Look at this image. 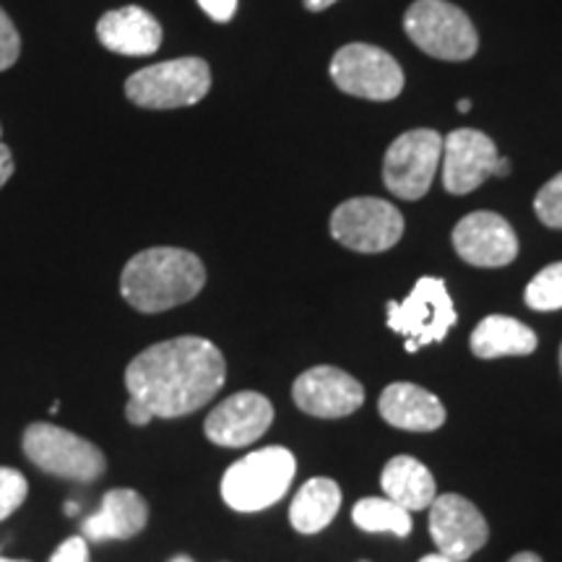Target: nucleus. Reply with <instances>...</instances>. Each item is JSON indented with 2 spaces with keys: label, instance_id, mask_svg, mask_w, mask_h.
<instances>
[{
  "label": "nucleus",
  "instance_id": "obj_11",
  "mask_svg": "<svg viewBox=\"0 0 562 562\" xmlns=\"http://www.w3.org/2000/svg\"><path fill=\"white\" fill-rule=\"evenodd\" d=\"M510 161L497 157L495 144L482 131L459 128L442 140V186L448 193H472L487 178H503Z\"/></svg>",
  "mask_w": 562,
  "mask_h": 562
},
{
  "label": "nucleus",
  "instance_id": "obj_29",
  "mask_svg": "<svg viewBox=\"0 0 562 562\" xmlns=\"http://www.w3.org/2000/svg\"><path fill=\"white\" fill-rule=\"evenodd\" d=\"M125 417H128V422L131 425H136V427H144V425H149V422L154 419V414L146 409L144 404H138V402H128V406H125Z\"/></svg>",
  "mask_w": 562,
  "mask_h": 562
},
{
  "label": "nucleus",
  "instance_id": "obj_20",
  "mask_svg": "<svg viewBox=\"0 0 562 562\" xmlns=\"http://www.w3.org/2000/svg\"><path fill=\"white\" fill-rule=\"evenodd\" d=\"M472 351L480 360L497 357H526L537 349V334L508 315H487L472 331Z\"/></svg>",
  "mask_w": 562,
  "mask_h": 562
},
{
  "label": "nucleus",
  "instance_id": "obj_5",
  "mask_svg": "<svg viewBox=\"0 0 562 562\" xmlns=\"http://www.w3.org/2000/svg\"><path fill=\"white\" fill-rule=\"evenodd\" d=\"M389 328L406 339V351L430 347L448 336L459 321L456 305L442 279L425 277L414 284L409 297L389 302Z\"/></svg>",
  "mask_w": 562,
  "mask_h": 562
},
{
  "label": "nucleus",
  "instance_id": "obj_6",
  "mask_svg": "<svg viewBox=\"0 0 562 562\" xmlns=\"http://www.w3.org/2000/svg\"><path fill=\"white\" fill-rule=\"evenodd\" d=\"M24 453L34 467L60 480L94 482L108 469V459L94 442L50 422H34L26 427Z\"/></svg>",
  "mask_w": 562,
  "mask_h": 562
},
{
  "label": "nucleus",
  "instance_id": "obj_9",
  "mask_svg": "<svg viewBox=\"0 0 562 562\" xmlns=\"http://www.w3.org/2000/svg\"><path fill=\"white\" fill-rule=\"evenodd\" d=\"M442 157V138L432 128H417L398 136L383 159V180L393 195L419 201L430 191Z\"/></svg>",
  "mask_w": 562,
  "mask_h": 562
},
{
  "label": "nucleus",
  "instance_id": "obj_23",
  "mask_svg": "<svg viewBox=\"0 0 562 562\" xmlns=\"http://www.w3.org/2000/svg\"><path fill=\"white\" fill-rule=\"evenodd\" d=\"M526 305L537 313L562 311V263H550L529 281Z\"/></svg>",
  "mask_w": 562,
  "mask_h": 562
},
{
  "label": "nucleus",
  "instance_id": "obj_16",
  "mask_svg": "<svg viewBox=\"0 0 562 562\" xmlns=\"http://www.w3.org/2000/svg\"><path fill=\"white\" fill-rule=\"evenodd\" d=\"M97 37L110 53L144 58L154 55L161 45V26L149 11L138 5L108 11L97 24Z\"/></svg>",
  "mask_w": 562,
  "mask_h": 562
},
{
  "label": "nucleus",
  "instance_id": "obj_15",
  "mask_svg": "<svg viewBox=\"0 0 562 562\" xmlns=\"http://www.w3.org/2000/svg\"><path fill=\"white\" fill-rule=\"evenodd\" d=\"M273 422V406L263 393L240 391L224 398L206 417V438L222 448H243L256 442Z\"/></svg>",
  "mask_w": 562,
  "mask_h": 562
},
{
  "label": "nucleus",
  "instance_id": "obj_31",
  "mask_svg": "<svg viewBox=\"0 0 562 562\" xmlns=\"http://www.w3.org/2000/svg\"><path fill=\"white\" fill-rule=\"evenodd\" d=\"M336 0H305L307 11H326L328 5H334Z\"/></svg>",
  "mask_w": 562,
  "mask_h": 562
},
{
  "label": "nucleus",
  "instance_id": "obj_25",
  "mask_svg": "<svg viewBox=\"0 0 562 562\" xmlns=\"http://www.w3.org/2000/svg\"><path fill=\"white\" fill-rule=\"evenodd\" d=\"M26 492L30 487H26L24 474L11 467H0V521L21 508V503L26 501Z\"/></svg>",
  "mask_w": 562,
  "mask_h": 562
},
{
  "label": "nucleus",
  "instance_id": "obj_28",
  "mask_svg": "<svg viewBox=\"0 0 562 562\" xmlns=\"http://www.w3.org/2000/svg\"><path fill=\"white\" fill-rule=\"evenodd\" d=\"M199 5L214 21H229L237 11V0H199Z\"/></svg>",
  "mask_w": 562,
  "mask_h": 562
},
{
  "label": "nucleus",
  "instance_id": "obj_22",
  "mask_svg": "<svg viewBox=\"0 0 562 562\" xmlns=\"http://www.w3.org/2000/svg\"><path fill=\"white\" fill-rule=\"evenodd\" d=\"M351 518L362 531L370 533H396V537H409L412 516L409 510L396 505L389 497H364L355 505Z\"/></svg>",
  "mask_w": 562,
  "mask_h": 562
},
{
  "label": "nucleus",
  "instance_id": "obj_3",
  "mask_svg": "<svg viewBox=\"0 0 562 562\" xmlns=\"http://www.w3.org/2000/svg\"><path fill=\"white\" fill-rule=\"evenodd\" d=\"M297 461L281 446L252 451L224 472L222 497L232 510L256 513L271 508L286 495Z\"/></svg>",
  "mask_w": 562,
  "mask_h": 562
},
{
  "label": "nucleus",
  "instance_id": "obj_17",
  "mask_svg": "<svg viewBox=\"0 0 562 562\" xmlns=\"http://www.w3.org/2000/svg\"><path fill=\"white\" fill-rule=\"evenodd\" d=\"M381 417L398 430L432 432L446 422V406L435 393L414 383H391L378 402Z\"/></svg>",
  "mask_w": 562,
  "mask_h": 562
},
{
  "label": "nucleus",
  "instance_id": "obj_14",
  "mask_svg": "<svg viewBox=\"0 0 562 562\" xmlns=\"http://www.w3.org/2000/svg\"><path fill=\"white\" fill-rule=\"evenodd\" d=\"M453 248L467 263L480 269H501L516 261L518 237L501 214L474 211L456 224Z\"/></svg>",
  "mask_w": 562,
  "mask_h": 562
},
{
  "label": "nucleus",
  "instance_id": "obj_34",
  "mask_svg": "<svg viewBox=\"0 0 562 562\" xmlns=\"http://www.w3.org/2000/svg\"><path fill=\"white\" fill-rule=\"evenodd\" d=\"M469 110H472V102L459 100V112H469Z\"/></svg>",
  "mask_w": 562,
  "mask_h": 562
},
{
  "label": "nucleus",
  "instance_id": "obj_1",
  "mask_svg": "<svg viewBox=\"0 0 562 562\" xmlns=\"http://www.w3.org/2000/svg\"><path fill=\"white\" fill-rule=\"evenodd\" d=\"M224 378L227 362L214 344L201 336H178L133 357L125 370V389L154 417L178 419L206 406L220 393Z\"/></svg>",
  "mask_w": 562,
  "mask_h": 562
},
{
  "label": "nucleus",
  "instance_id": "obj_30",
  "mask_svg": "<svg viewBox=\"0 0 562 562\" xmlns=\"http://www.w3.org/2000/svg\"><path fill=\"white\" fill-rule=\"evenodd\" d=\"M13 175V154L9 146L3 144V128H0V188L11 180Z\"/></svg>",
  "mask_w": 562,
  "mask_h": 562
},
{
  "label": "nucleus",
  "instance_id": "obj_13",
  "mask_svg": "<svg viewBox=\"0 0 562 562\" xmlns=\"http://www.w3.org/2000/svg\"><path fill=\"white\" fill-rule=\"evenodd\" d=\"M294 404L311 417L321 419H339L349 417L364 402V389L360 381L339 368H321L305 370L292 385Z\"/></svg>",
  "mask_w": 562,
  "mask_h": 562
},
{
  "label": "nucleus",
  "instance_id": "obj_2",
  "mask_svg": "<svg viewBox=\"0 0 562 562\" xmlns=\"http://www.w3.org/2000/svg\"><path fill=\"white\" fill-rule=\"evenodd\" d=\"M206 284L201 258L182 248L140 250L125 263L121 294L138 313H165L186 305Z\"/></svg>",
  "mask_w": 562,
  "mask_h": 562
},
{
  "label": "nucleus",
  "instance_id": "obj_19",
  "mask_svg": "<svg viewBox=\"0 0 562 562\" xmlns=\"http://www.w3.org/2000/svg\"><path fill=\"white\" fill-rule=\"evenodd\" d=\"M381 487L385 497L406 510H425L430 508L435 495V480L425 463L412 459V456H393L385 463L381 474Z\"/></svg>",
  "mask_w": 562,
  "mask_h": 562
},
{
  "label": "nucleus",
  "instance_id": "obj_12",
  "mask_svg": "<svg viewBox=\"0 0 562 562\" xmlns=\"http://www.w3.org/2000/svg\"><path fill=\"white\" fill-rule=\"evenodd\" d=\"M430 533L440 554L453 562H467L487 544L490 529L474 503L461 495H442L430 505Z\"/></svg>",
  "mask_w": 562,
  "mask_h": 562
},
{
  "label": "nucleus",
  "instance_id": "obj_8",
  "mask_svg": "<svg viewBox=\"0 0 562 562\" xmlns=\"http://www.w3.org/2000/svg\"><path fill=\"white\" fill-rule=\"evenodd\" d=\"M331 79L341 91L372 102H391L402 94L404 70L389 53L375 45L341 47L331 60Z\"/></svg>",
  "mask_w": 562,
  "mask_h": 562
},
{
  "label": "nucleus",
  "instance_id": "obj_27",
  "mask_svg": "<svg viewBox=\"0 0 562 562\" xmlns=\"http://www.w3.org/2000/svg\"><path fill=\"white\" fill-rule=\"evenodd\" d=\"M50 562H89V544L83 537H70L55 550Z\"/></svg>",
  "mask_w": 562,
  "mask_h": 562
},
{
  "label": "nucleus",
  "instance_id": "obj_26",
  "mask_svg": "<svg viewBox=\"0 0 562 562\" xmlns=\"http://www.w3.org/2000/svg\"><path fill=\"white\" fill-rule=\"evenodd\" d=\"M21 53V37L9 19V13L0 9V70L11 68L19 60Z\"/></svg>",
  "mask_w": 562,
  "mask_h": 562
},
{
  "label": "nucleus",
  "instance_id": "obj_7",
  "mask_svg": "<svg viewBox=\"0 0 562 562\" xmlns=\"http://www.w3.org/2000/svg\"><path fill=\"white\" fill-rule=\"evenodd\" d=\"M404 30L422 53L438 60H469L480 47L472 19L448 0H417L406 11Z\"/></svg>",
  "mask_w": 562,
  "mask_h": 562
},
{
  "label": "nucleus",
  "instance_id": "obj_35",
  "mask_svg": "<svg viewBox=\"0 0 562 562\" xmlns=\"http://www.w3.org/2000/svg\"><path fill=\"white\" fill-rule=\"evenodd\" d=\"M66 513H68V516H76V513H79V505L68 503V505H66Z\"/></svg>",
  "mask_w": 562,
  "mask_h": 562
},
{
  "label": "nucleus",
  "instance_id": "obj_33",
  "mask_svg": "<svg viewBox=\"0 0 562 562\" xmlns=\"http://www.w3.org/2000/svg\"><path fill=\"white\" fill-rule=\"evenodd\" d=\"M419 562H453V560H448L446 554L438 552V554H427V558H422Z\"/></svg>",
  "mask_w": 562,
  "mask_h": 562
},
{
  "label": "nucleus",
  "instance_id": "obj_21",
  "mask_svg": "<svg viewBox=\"0 0 562 562\" xmlns=\"http://www.w3.org/2000/svg\"><path fill=\"white\" fill-rule=\"evenodd\" d=\"M341 508V490L339 484L328 476H315L305 482L294 495L290 508V521L294 531L300 533H318L334 521Z\"/></svg>",
  "mask_w": 562,
  "mask_h": 562
},
{
  "label": "nucleus",
  "instance_id": "obj_24",
  "mask_svg": "<svg viewBox=\"0 0 562 562\" xmlns=\"http://www.w3.org/2000/svg\"><path fill=\"white\" fill-rule=\"evenodd\" d=\"M533 211L539 222L552 229H562V172L552 178L533 199Z\"/></svg>",
  "mask_w": 562,
  "mask_h": 562
},
{
  "label": "nucleus",
  "instance_id": "obj_36",
  "mask_svg": "<svg viewBox=\"0 0 562 562\" xmlns=\"http://www.w3.org/2000/svg\"><path fill=\"white\" fill-rule=\"evenodd\" d=\"M170 562H195V560L188 558V554H178V558H172Z\"/></svg>",
  "mask_w": 562,
  "mask_h": 562
},
{
  "label": "nucleus",
  "instance_id": "obj_4",
  "mask_svg": "<svg viewBox=\"0 0 562 562\" xmlns=\"http://www.w3.org/2000/svg\"><path fill=\"white\" fill-rule=\"evenodd\" d=\"M211 89L209 63L201 58H178L140 68L125 81V94L146 110H178L199 104Z\"/></svg>",
  "mask_w": 562,
  "mask_h": 562
},
{
  "label": "nucleus",
  "instance_id": "obj_32",
  "mask_svg": "<svg viewBox=\"0 0 562 562\" xmlns=\"http://www.w3.org/2000/svg\"><path fill=\"white\" fill-rule=\"evenodd\" d=\"M510 562H542V558H539V554H533V552H521V554H516V558H513Z\"/></svg>",
  "mask_w": 562,
  "mask_h": 562
},
{
  "label": "nucleus",
  "instance_id": "obj_18",
  "mask_svg": "<svg viewBox=\"0 0 562 562\" xmlns=\"http://www.w3.org/2000/svg\"><path fill=\"white\" fill-rule=\"evenodd\" d=\"M149 505L136 490H110L102 497V508L83 521V539L89 542H110V539H131L146 529Z\"/></svg>",
  "mask_w": 562,
  "mask_h": 562
},
{
  "label": "nucleus",
  "instance_id": "obj_38",
  "mask_svg": "<svg viewBox=\"0 0 562 562\" xmlns=\"http://www.w3.org/2000/svg\"><path fill=\"white\" fill-rule=\"evenodd\" d=\"M560 370H562V347H560Z\"/></svg>",
  "mask_w": 562,
  "mask_h": 562
},
{
  "label": "nucleus",
  "instance_id": "obj_10",
  "mask_svg": "<svg viewBox=\"0 0 562 562\" xmlns=\"http://www.w3.org/2000/svg\"><path fill=\"white\" fill-rule=\"evenodd\" d=\"M331 235L349 250L383 252L402 240L404 216L389 201L351 199L336 206L331 216Z\"/></svg>",
  "mask_w": 562,
  "mask_h": 562
},
{
  "label": "nucleus",
  "instance_id": "obj_37",
  "mask_svg": "<svg viewBox=\"0 0 562 562\" xmlns=\"http://www.w3.org/2000/svg\"><path fill=\"white\" fill-rule=\"evenodd\" d=\"M0 562H30V560H9V558H0Z\"/></svg>",
  "mask_w": 562,
  "mask_h": 562
}]
</instances>
